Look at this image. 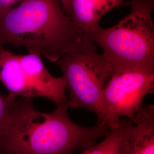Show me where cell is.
I'll return each instance as SVG.
<instances>
[{
    "instance_id": "6da1fadb",
    "label": "cell",
    "mask_w": 154,
    "mask_h": 154,
    "mask_svg": "<svg viewBox=\"0 0 154 154\" xmlns=\"http://www.w3.org/2000/svg\"><path fill=\"white\" fill-rule=\"evenodd\" d=\"M69 107L66 103L43 112L35 108L32 99L18 97L9 130L0 139V154L81 153L110 132L99 121L93 127L77 125L68 115Z\"/></svg>"
},
{
    "instance_id": "8fae6325",
    "label": "cell",
    "mask_w": 154,
    "mask_h": 154,
    "mask_svg": "<svg viewBox=\"0 0 154 154\" xmlns=\"http://www.w3.org/2000/svg\"><path fill=\"white\" fill-rule=\"evenodd\" d=\"M21 0H0V11L14 5Z\"/></svg>"
},
{
    "instance_id": "7c38bea8",
    "label": "cell",
    "mask_w": 154,
    "mask_h": 154,
    "mask_svg": "<svg viewBox=\"0 0 154 154\" xmlns=\"http://www.w3.org/2000/svg\"><path fill=\"white\" fill-rule=\"evenodd\" d=\"M63 10L70 16L71 11V2L72 0H60Z\"/></svg>"
},
{
    "instance_id": "5b68a950",
    "label": "cell",
    "mask_w": 154,
    "mask_h": 154,
    "mask_svg": "<svg viewBox=\"0 0 154 154\" xmlns=\"http://www.w3.org/2000/svg\"><path fill=\"white\" fill-rule=\"evenodd\" d=\"M0 82L18 97H44L56 106L68 103L63 78L53 76L38 55L0 48Z\"/></svg>"
},
{
    "instance_id": "8992f818",
    "label": "cell",
    "mask_w": 154,
    "mask_h": 154,
    "mask_svg": "<svg viewBox=\"0 0 154 154\" xmlns=\"http://www.w3.org/2000/svg\"><path fill=\"white\" fill-rule=\"evenodd\" d=\"M99 99L98 121L110 130L116 128L123 117L134 123L145 96L154 92V70L128 69L112 73Z\"/></svg>"
},
{
    "instance_id": "3957f363",
    "label": "cell",
    "mask_w": 154,
    "mask_h": 154,
    "mask_svg": "<svg viewBox=\"0 0 154 154\" xmlns=\"http://www.w3.org/2000/svg\"><path fill=\"white\" fill-rule=\"evenodd\" d=\"M129 6L130 13L116 25L88 35L103 50L112 74L128 69L154 70V0H131Z\"/></svg>"
},
{
    "instance_id": "277c9868",
    "label": "cell",
    "mask_w": 154,
    "mask_h": 154,
    "mask_svg": "<svg viewBox=\"0 0 154 154\" xmlns=\"http://www.w3.org/2000/svg\"><path fill=\"white\" fill-rule=\"evenodd\" d=\"M97 48L90 36L83 34L56 62L69 91V106L87 109L97 116L100 95L112 72L110 61Z\"/></svg>"
},
{
    "instance_id": "9c48e42d",
    "label": "cell",
    "mask_w": 154,
    "mask_h": 154,
    "mask_svg": "<svg viewBox=\"0 0 154 154\" xmlns=\"http://www.w3.org/2000/svg\"><path fill=\"white\" fill-rule=\"evenodd\" d=\"M134 123L128 118H122L119 126L110 130L105 139L82 151V154H130V137Z\"/></svg>"
},
{
    "instance_id": "52a82bcc",
    "label": "cell",
    "mask_w": 154,
    "mask_h": 154,
    "mask_svg": "<svg viewBox=\"0 0 154 154\" xmlns=\"http://www.w3.org/2000/svg\"><path fill=\"white\" fill-rule=\"evenodd\" d=\"M129 5L126 0H72L70 17L81 33L89 35L101 28L99 21L107 12Z\"/></svg>"
},
{
    "instance_id": "7a4b0ae2",
    "label": "cell",
    "mask_w": 154,
    "mask_h": 154,
    "mask_svg": "<svg viewBox=\"0 0 154 154\" xmlns=\"http://www.w3.org/2000/svg\"><path fill=\"white\" fill-rule=\"evenodd\" d=\"M82 35L60 0H21L0 11V48H22L57 62Z\"/></svg>"
},
{
    "instance_id": "ba28073f",
    "label": "cell",
    "mask_w": 154,
    "mask_h": 154,
    "mask_svg": "<svg viewBox=\"0 0 154 154\" xmlns=\"http://www.w3.org/2000/svg\"><path fill=\"white\" fill-rule=\"evenodd\" d=\"M154 154V105L142 106L135 115L130 154Z\"/></svg>"
},
{
    "instance_id": "30bf717a",
    "label": "cell",
    "mask_w": 154,
    "mask_h": 154,
    "mask_svg": "<svg viewBox=\"0 0 154 154\" xmlns=\"http://www.w3.org/2000/svg\"><path fill=\"white\" fill-rule=\"evenodd\" d=\"M18 97L13 94L0 91V139L8 132L11 125L12 109Z\"/></svg>"
}]
</instances>
